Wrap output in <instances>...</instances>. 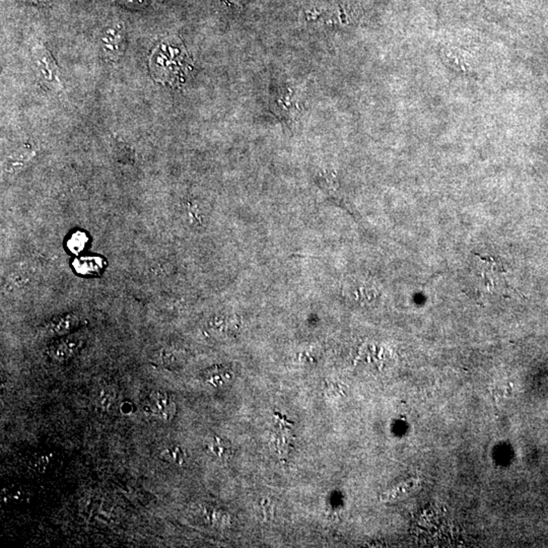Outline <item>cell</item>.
Instances as JSON below:
<instances>
[{"instance_id": "ba28073f", "label": "cell", "mask_w": 548, "mask_h": 548, "mask_svg": "<svg viewBox=\"0 0 548 548\" xmlns=\"http://www.w3.org/2000/svg\"><path fill=\"white\" fill-rule=\"evenodd\" d=\"M206 449L208 452L212 453L216 457L221 458V459H225L232 454V448L229 443L223 438L216 437V436L209 438L207 444H206Z\"/></svg>"}, {"instance_id": "9c48e42d", "label": "cell", "mask_w": 548, "mask_h": 548, "mask_svg": "<svg viewBox=\"0 0 548 548\" xmlns=\"http://www.w3.org/2000/svg\"><path fill=\"white\" fill-rule=\"evenodd\" d=\"M162 458L168 463L183 466L186 461V453L179 445H169L161 452Z\"/></svg>"}, {"instance_id": "7c38bea8", "label": "cell", "mask_w": 548, "mask_h": 548, "mask_svg": "<svg viewBox=\"0 0 548 548\" xmlns=\"http://www.w3.org/2000/svg\"><path fill=\"white\" fill-rule=\"evenodd\" d=\"M232 379L231 373L223 369H214L206 374V381L214 387L225 385Z\"/></svg>"}, {"instance_id": "4fadbf2b", "label": "cell", "mask_w": 548, "mask_h": 548, "mask_svg": "<svg viewBox=\"0 0 548 548\" xmlns=\"http://www.w3.org/2000/svg\"><path fill=\"white\" fill-rule=\"evenodd\" d=\"M85 243H87V237L82 233H78L74 234V236L70 239L69 246L72 251L78 253V252L82 251L83 248H85Z\"/></svg>"}, {"instance_id": "277c9868", "label": "cell", "mask_w": 548, "mask_h": 548, "mask_svg": "<svg viewBox=\"0 0 548 548\" xmlns=\"http://www.w3.org/2000/svg\"><path fill=\"white\" fill-rule=\"evenodd\" d=\"M35 71L39 80L52 89H62L58 78V69L49 52L43 46H37L33 53Z\"/></svg>"}, {"instance_id": "3957f363", "label": "cell", "mask_w": 548, "mask_h": 548, "mask_svg": "<svg viewBox=\"0 0 548 548\" xmlns=\"http://www.w3.org/2000/svg\"><path fill=\"white\" fill-rule=\"evenodd\" d=\"M103 56L110 61H117L125 50V30L119 23L109 24L100 37Z\"/></svg>"}, {"instance_id": "9a60e30c", "label": "cell", "mask_w": 548, "mask_h": 548, "mask_svg": "<svg viewBox=\"0 0 548 548\" xmlns=\"http://www.w3.org/2000/svg\"><path fill=\"white\" fill-rule=\"evenodd\" d=\"M122 1L131 8H142L148 3V0H122Z\"/></svg>"}, {"instance_id": "8992f818", "label": "cell", "mask_w": 548, "mask_h": 548, "mask_svg": "<svg viewBox=\"0 0 548 548\" xmlns=\"http://www.w3.org/2000/svg\"><path fill=\"white\" fill-rule=\"evenodd\" d=\"M80 324H82L80 316L70 313L52 320L44 327L43 331L48 336H65L80 327Z\"/></svg>"}, {"instance_id": "52a82bcc", "label": "cell", "mask_w": 548, "mask_h": 548, "mask_svg": "<svg viewBox=\"0 0 548 548\" xmlns=\"http://www.w3.org/2000/svg\"><path fill=\"white\" fill-rule=\"evenodd\" d=\"M117 399L116 388L104 386L99 388L96 393V403L102 411H110L113 409Z\"/></svg>"}, {"instance_id": "e0dca14e", "label": "cell", "mask_w": 548, "mask_h": 548, "mask_svg": "<svg viewBox=\"0 0 548 548\" xmlns=\"http://www.w3.org/2000/svg\"><path fill=\"white\" fill-rule=\"evenodd\" d=\"M231 3L234 4V6H244L245 3H247L249 0H229Z\"/></svg>"}, {"instance_id": "5bb4252c", "label": "cell", "mask_w": 548, "mask_h": 548, "mask_svg": "<svg viewBox=\"0 0 548 548\" xmlns=\"http://www.w3.org/2000/svg\"><path fill=\"white\" fill-rule=\"evenodd\" d=\"M161 359L164 365L168 368L174 367L178 363L176 354H175V352H170V350H163L161 352Z\"/></svg>"}, {"instance_id": "2e32d148", "label": "cell", "mask_w": 548, "mask_h": 548, "mask_svg": "<svg viewBox=\"0 0 548 548\" xmlns=\"http://www.w3.org/2000/svg\"><path fill=\"white\" fill-rule=\"evenodd\" d=\"M120 411L124 414H130L133 411V404L130 402H123L120 405Z\"/></svg>"}, {"instance_id": "5b68a950", "label": "cell", "mask_w": 548, "mask_h": 548, "mask_svg": "<svg viewBox=\"0 0 548 548\" xmlns=\"http://www.w3.org/2000/svg\"><path fill=\"white\" fill-rule=\"evenodd\" d=\"M85 343V337L83 333L67 334L50 346L49 356L55 361L63 363L69 361L80 352Z\"/></svg>"}, {"instance_id": "8fae6325", "label": "cell", "mask_w": 548, "mask_h": 548, "mask_svg": "<svg viewBox=\"0 0 548 548\" xmlns=\"http://www.w3.org/2000/svg\"><path fill=\"white\" fill-rule=\"evenodd\" d=\"M2 499L6 504L10 505H19V504L27 502L28 499V492L21 486H10L3 490Z\"/></svg>"}, {"instance_id": "7a4b0ae2", "label": "cell", "mask_w": 548, "mask_h": 548, "mask_svg": "<svg viewBox=\"0 0 548 548\" xmlns=\"http://www.w3.org/2000/svg\"><path fill=\"white\" fill-rule=\"evenodd\" d=\"M144 413L162 422H171L176 416V403L166 392L155 390L142 403Z\"/></svg>"}, {"instance_id": "6da1fadb", "label": "cell", "mask_w": 548, "mask_h": 548, "mask_svg": "<svg viewBox=\"0 0 548 548\" xmlns=\"http://www.w3.org/2000/svg\"><path fill=\"white\" fill-rule=\"evenodd\" d=\"M189 61L184 47L174 42L164 41L151 54V74L157 82L177 87L184 82V76L191 69Z\"/></svg>"}, {"instance_id": "30bf717a", "label": "cell", "mask_w": 548, "mask_h": 548, "mask_svg": "<svg viewBox=\"0 0 548 548\" xmlns=\"http://www.w3.org/2000/svg\"><path fill=\"white\" fill-rule=\"evenodd\" d=\"M276 107L282 109V115L284 117H289V107L291 114L297 113V106L299 107V102L295 99V96L291 91L282 92L280 96L275 100Z\"/></svg>"}]
</instances>
